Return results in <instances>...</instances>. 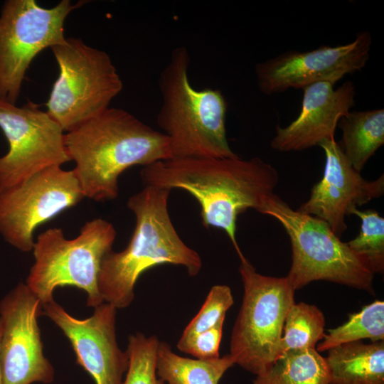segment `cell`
Listing matches in <instances>:
<instances>
[{"mask_svg": "<svg viewBox=\"0 0 384 384\" xmlns=\"http://www.w3.org/2000/svg\"><path fill=\"white\" fill-rule=\"evenodd\" d=\"M145 186L179 188L193 196L201 206L206 228L223 230L240 261L246 259L236 240L238 216L247 209L258 212L274 193L279 174L260 157H184L159 161L143 166Z\"/></svg>", "mask_w": 384, "mask_h": 384, "instance_id": "6da1fadb", "label": "cell"}, {"mask_svg": "<svg viewBox=\"0 0 384 384\" xmlns=\"http://www.w3.org/2000/svg\"><path fill=\"white\" fill-rule=\"evenodd\" d=\"M65 146L85 197L96 201L116 198L119 177L131 166L172 158L166 135L120 108L65 134Z\"/></svg>", "mask_w": 384, "mask_h": 384, "instance_id": "7a4b0ae2", "label": "cell"}, {"mask_svg": "<svg viewBox=\"0 0 384 384\" xmlns=\"http://www.w3.org/2000/svg\"><path fill=\"white\" fill-rule=\"evenodd\" d=\"M171 191L145 186L127 201L136 218L132 236L124 250H111L105 256L98 278L103 301L117 309L130 305L137 279L151 267L163 264L182 266L191 277L201 271L199 254L182 240L171 220Z\"/></svg>", "mask_w": 384, "mask_h": 384, "instance_id": "3957f363", "label": "cell"}, {"mask_svg": "<svg viewBox=\"0 0 384 384\" xmlns=\"http://www.w3.org/2000/svg\"><path fill=\"white\" fill-rule=\"evenodd\" d=\"M190 60L186 47L175 48L159 79L156 123L169 138L172 158L237 156L226 137L227 101L218 89L191 85Z\"/></svg>", "mask_w": 384, "mask_h": 384, "instance_id": "277c9868", "label": "cell"}, {"mask_svg": "<svg viewBox=\"0 0 384 384\" xmlns=\"http://www.w3.org/2000/svg\"><path fill=\"white\" fill-rule=\"evenodd\" d=\"M259 212L276 219L289 238L292 262L287 278L294 291L326 280L373 292L374 274L326 222L294 210L274 193Z\"/></svg>", "mask_w": 384, "mask_h": 384, "instance_id": "5b68a950", "label": "cell"}, {"mask_svg": "<svg viewBox=\"0 0 384 384\" xmlns=\"http://www.w3.org/2000/svg\"><path fill=\"white\" fill-rule=\"evenodd\" d=\"M116 235L113 225L100 218L87 221L79 235L71 240L65 238L61 228L46 230L34 243L35 262L26 284L41 304L53 300L56 288L73 286L84 290L87 306L95 308L104 302L98 278Z\"/></svg>", "mask_w": 384, "mask_h": 384, "instance_id": "8992f818", "label": "cell"}, {"mask_svg": "<svg viewBox=\"0 0 384 384\" xmlns=\"http://www.w3.org/2000/svg\"><path fill=\"white\" fill-rule=\"evenodd\" d=\"M239 272L244 293L229 354L235 364L257 375L282 355L283 329L295 291L287 277L261 274L247 259L240 261Z\"/></svg>", "mask_w": 384, "mask_h": 384, "instance_id": "52a82bcc", "label": "cell"}, {"mask_svg": "<svg viewBox=\"0 0 384 384\" xmlns=\"http://www.w3.org/2000/svg\"><path fill=\"white\" fill-rule=\"evenodd\" d=\"M50 49L59 75L46 112L68 132L109 108L123 82L110 55L80 38H68Z\"/></svg>", "mask_w": 384, "mask_h": 384, "instance_id": "ba28073f", "label": "cell"}, {"mask_svg": "<svg viewBox=\"0 0 384 384\" xmlns=\"http://www.w3.org/2000/svg\"><path fill=\"white\" fill-rule=\"evenodd\" d=\"M62 0L44 8L35 0H8L0 16V100L16 105L28 67L47 48L63 43L68 14L82 5Z\"/></svg>", "mask_w": 384, "mask_h": 384, "instance_id": "9c48e42d", "label": "cell"}, {"mask_svg": "<svg viewBox=\"0 0 384 384\" xmlns=\"http://www.w3.org/2000/svg\"><path fill=\"white\" fill-rule=\"evenodd\" d=\"M0 128L9 146L0 157V192L70 161L63 130L31 101L19 107L0 100Z\"/></svg>", "mask_w": 384, "mask_h": 384, "instance_id": "30bf717a", "label": "cell"}, {"mask_svg": "<svg viewBox=\"0 0 384 384\" xmlns=\"http://www.w3.org/2000/svg\"><path fill=\"white\" fill-rule=\"evenodd\" d=\"M83 198L73 169H44L0 192V233L19 250L30 252L36 228Z\"/></svg>", "mask_w": 384, "mask_h": 384, "instance_id": "8fae6325", "label": "cell"}, {"mask_svg": "<svg viewBox=\"0 0 384 384\" xmlns=\"http://www.w3.org/2000/svg\"><path fill=\"white\" fill-rule=\"evenodd\" d=\"M371 45L370 33L362 31L353 41L343 45L288 50L255 65L257 86L269 95L321 82L335 85L345 75L365 68Z\"/></svg>", "mask_w": 384, "mask_h": 384, "instance_id": "7c38bea8", "label": "cell"}, {"mask_svg": "<svg viewBox=\"0 0 384 384\" xmlns=\"http://www.w3.org/2000/svg\"><path fill=\"white\" fill-rule=\"evenodd\" d=\"M41 302L20 282L0 302V364L3 384L49 383L54 369L43 354L38 324Z\"/></svg>", "mask_w": 384, "mask_h": 384, "instance_id": "4fadbf2b", "label": "cell"}, {"mask_svg": "<svg viewBox=\"0 0 384 384\" xmlns=\"http://www.w3.org/2000/svg\"><path fill=\"white\" fill-rule=\"evenodd\" d=\"M117 309L109 303L95 308L92 316L79 319L70 315L54 300L41 304V312L52 320L68 338L76 362L96 384H122L129 358L116 338Z\"/></svg>", "mask_w": 384, "mask_h": 384, "instance_id": "5bb4252c", "label": "cell"}, {"mask_svg": "<svg viewBox=\"0 0 384 384\" xmlns=\"http://www.w3.org/2000/svg\"><path fill=\"white\" fill-rule=\"evenodd\" d=\"M318 146L326 158L324 175L297 211L324 220L340 238L347 229L346 218L353 209L383 196L384 175L375 180L363 178L348 163L335 139H325Z\"/></svg>", "mask_w": 384, "mask_h": 384, "instance_id": "9a60e30c", "label": "cell"}, {"mask_svg": "<svg viewBox=\"0 0 384 384\" xmlns=\"http://www.w3.org/2000/svg\"><path fill=\"white\" fill-rule=\"evenodd\" d=\"M302 107L297 117L289 125L276 127L271 140L273 149L281 152L298 151L333 139L338 123L355 105L356 88L346 81L334 85L321 82L302 89Z\"/></svg>", "mask_w": 384, "mask_h": 384, "instance_id": "2e32d148", "label": "cell"}, {"mask_svg": "<svg viewBox=\"0 0 384 384\" xmlns=\"http://www.w3.org/2000/svg\"><path fill=\"white\" fill-rule=\"evenodd\" d=\"M329 384H384V341L343 343L325 358Z\"/></svg>", "mask_w": 384, "mask_h": 384, "instance_id": "e0dca14e", "label": "cell"}, {"mask_svg": "<svg viewBox=\"0 0 384 384\" xmlns=\"http://www.w3.org/2000/svg\"><path fill=\"white\" fill-rule=\"evenodd\" d=\"M338 126L342 131L338 142L351 164L361 171L370 158L384 144V110L350 111Z\"/></svg>", "mask_w": 384, "mask_h": 384, "instance_id": "ac0fdd59", "label": "cell"}, {"mask_svg": "<svg viewBox=\"0 0 384 384\" xmlns=\"http://www.w3.org/2000/svg\"><path fill=\"white\" fill-rule=\"evenodd\" d=\"M235 364L230 354L209 360L189 358L175 353L160 341L156 355V375L166 384H218Z\"/></svg>", "mask_w": 384, "mask_h": 384, "instance_id": "d6986e66", "label": "cell"}, {"mask_svg": "<svg viewBox=\"0 0 384 384\" xmlns=\"http://www.w3.org/2000/svg\"><path fill=\"white\" fill-rule=\"evenodd\" d=\"M330 374L325 358L315 348L284 352L253 384H329Z\"/></svg>", "mask_w": 384, "mask_h": 384, "instance_id": "ffe728a7", "label": "cell"}, {"mask_svg": "<svg viewBox=\"0 0 384 384\" xmlns=\"http://www.w3.org/2000/svg\"><path fill=\"white\" fill-rule=\"evenodd\" d=\"M368 338L372 342L384 340V302L376 300L349 315L343 324L328 330L317 351H324L335 346Z\"/></svg>", "mask_w": 384, "mask_h": 384, "instance_id": "44dd1931", "label": "cell"}, {"mask_svg": "<svg viewBox=\"0 0 384 384\" xmlns=\"http://www.w3.org/2000/svg\"><path fill=\"white\" fill-rule=\"evenodd\" d=\"M325 318L315 305L294 303L287 315L282 338V354L289 350L315 348L325 333Z\"/></svg>", "mask_w": 384, "mask_h": 384, "instance_id": "7402d4cb", "label": "cell"}, {"mask_svg": "<svg viewBox=\"0 0 384 384\" xmlns=\"http://www.w3.org/2000/svg\"><path fill=\"white\" fill-rule=\"evenodd\" d=\"M352 215L361 220V231L346 242L349 248L373 274L384 270V218L375 210L355 208Z\"/></svg>", "mask_w": 384, "mask_h": 384, "instance_id": "603a6c76", "label": "cell"}, {"mask_svg": "<svg viewBox=\"0 0 384 384\" xmlns=\"http://www.w3.org/2000/svg\"><path fill=\"white\" fill-rule=\"evenodd\" d=\"M160 341L156 336H146L142 333L128 338L127 373L122 384H159L156 378V355Z\"/></svg>", "mask_w": 384, "mask_h": 384, "instance_id": "cb8c5ba5", "label": "cell"}, {"mask_svg": "<svg viewBox=\"0 0 384 384\" xmlns=\"http://www.w3.org/2000/svg\"><path fill=\"white\" fill-rule=\"evenodd\" d=\"M234 303L230 288L225 284L213 286L197 314L186 326L178 341L187 340L220 323Z\"/></svg>", "mask_w": 384, "mask_h": 384, "instance_id": "d4e9b609", "label": "cell"}, {"mask_svg": "<svg viewBox=\"0 0 384 384\" xmlns=\"http://www.w3.org/2000/svg\"><path fill=\"white\" fill-rule=\"evenodd\" d=\"M223 326V323H220L187 340L178 341L177 348L180 351L198 359L209 360L218 358Z\"/></svg>", "mask_w": 384, "mask_h": 384, "instance_id": "484cf974", "label": "cell"}, {"mask_svg": "<svg viewBox=\"0 0 384 384\" xmlns=\"http://www.w3.org/2000/svg\"><path fill=\"white\" fill-rule=\"evenodd\" d=\"M1 321H0V338H1ZM0 384H3L2 383V375H1V364H0Z\"/></svg>", "mask_w": 384, "mask_h": 384, "instance_id": "4316f807", "label": "cell"}, {"mask_svg": "<svg viewBox=\"0 0 384 384\" xmlns=\"http://www.w3.org/2000/svg\"><path fill=\"white\" fill-rule=\"evenodd\" d=\"M159 384H166V383L159 379Z\"/></svg>", "mask_w": 384, "mask_h": 384, "instance_id": "83f0119b", "label": "cell"}]
</instances>
